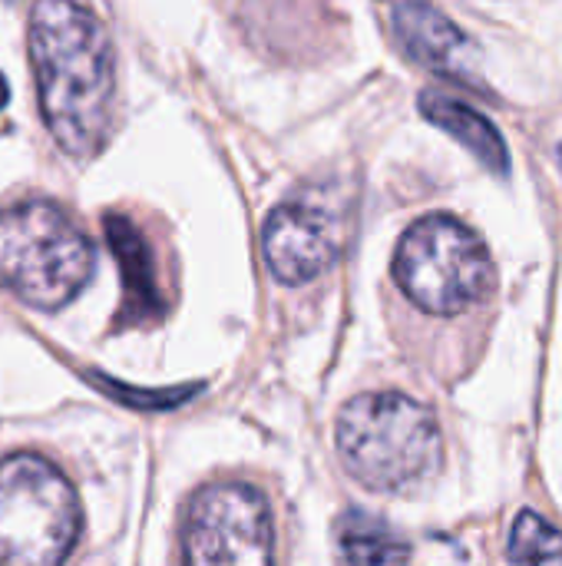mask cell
<instances>
[{"label": "cell", "mask_w": 562, "mask_h": 566, "mask_svg": "<svg viewBox=\"0 0 562 566\" xmlns=\"http://www.w3.org/2000/svg\"><path fill=\"white\" fill-rule=\"evenodd\" d=\"M7 99H10V86H7V80H3V73H0V109L7 106Z\"/></svg>", "instance_id": "obj_13"}, {"label": "cell", "mask_w": 562, "mask_h": 566, "mask_svg": "<svg viewBox=\"0 0 562 566\" xmlns=\"http://www.w3.org/2000/svg\"><path fill=\"white\" fill-rule=\"evenodd\" d=\"M335 441L348 474L378 494L424 488L444 454L434 411L401 391L351 398L338 415Z\"/></svg>", "instance_id": "obj_2"}, {"label": "cell", "mask_w": 562, "mask_h": 566, "mask_svg": "<svg viewBox=\"0 0 562 566\" xmlns=\"http://www.w3.org/2000/svg\"><path fill=\"white\" fill-rule=\"evenodd\" d=\"M384 3H388V7H394V3H404V0H384Z\"/></svg>", "instance_id": "obj_14"}, {"label": "cell", "mask_w": 562, "mask_h": 566, "mask_svg": "<svg viewBox=\"0 0 562 566\" xmlns=\"http://www.w3.org/2000/svg\"><path fill=\"white\" fill-rule=\"evenodd\" d=\"M96 252L76 222L46 199L0 212V285L20 302L53 312L89 282Z\"/></svg>", "instance_id": "obj_3"}, {"label": "cell", "mask_w": 562, "mask_h": 566, "mask_svg": "<svg viewBox=\"0 0 562 566\" xmlns=\"http://www.w3.org/2000/svg\"><path fill=\"white\" fill-rule=\"evenodd\" d=\"M106 232L116 242V255H119L123 272H126V289L142 302H156V285H152V275L146 269V245L139 242V235L123 219L106 222Z\"/></svg>", "instance_id": "obj_12"}, {"label": "cell", "mask_w": 562, "mask_h": 566, "mask_svg": "<svg viewBox=\"0 0 562 566\" xmlns=\"http://www.w3.org/2000/svg\"><path fill=\"white\" fill-rule=\"evenodd\" d=\"M348 239L344 209L335 196L311 189L285 199L265 222V262L285 285H305L325 275Z\"/></svg>", "instance_id": "obj_7"}, {"label": "cell", "mask_w": 562, "mask_h": 566, "mask_svg": "<svg viewBox=\"0 0 562 566\" xmlns=\"http://www.w3.org/2000/svg\"><path fill=\"white\" fill-rule=\"evenodd\" d=\"M510 560L517 564H562V534L543 517L523 511L510 534Z\"/></svg>", "instance_id": "obj_11"}, {"label": "cell", "mask_w": 562, "mask_h": 566, "mask_svg": "<svg viewBox=\"0 0 562 566\" xmlns=\"http://www.w3.org/2000/svg\"><path fill=\"white\" fill-rule=\"evenodd\" d=\"M401 292L431 315H460L494 285V262L484 239L454 216L414 222L394 255Z\"/></svg>", "instance_id": "obj_5"}, {"label": "cell", "mask_w": 562, "mask_h": 566, "mask_svg": "<svg viewBox=\"0 0 562 566\" xmlns=\"http://www.w3.org/2000/svg\"><path fill=\"white\" fill-rule=\"evenodd\" d=\"M338 554L348 564H404L411 547L378 517L364 511H348L338 521Z\"/></svg>", "instance_id": "obj_10"}, {"label": "cell", "mask_w": 562, "mask_h": 566, "mask_svg": "<svg viewBox=\"0 0 562 566\" xmlns=\"http://www.w3.org/2000/svg\"><path fill=\"white\" fill-rule=\"evenodd\" d=\"M79 524V497L50 461L36 454L0 461V564H60L76 547Z\"/></svg>", "instance_id": "obj_4"}, {"label": "cell", "mask_w": 562, "mask_h": 566, "mask_svg": "<svg viewBox=\"0 0 562 566\" xmlns=\"http://www.w3.org/2000/svg\"><path fill=\"white\" fill-rule=\"evenodd\" d=\"M26 43L50 136L66 156L89 159L113 116L116 63L106 27L76 0H36Z\"/></svg>", "instance_id": "obj_1"}, {"label": "cell", "mask_w": 562, "mask_h": 566, "mask_svg": "<svg viewBox=\"0 0 562 566\" xmlns=\"http://www.w3.org/2000/svg\"><path fill=\"white\" fill-rule=\"evenodd\" d=\"M391 20H394V33L404 46V53L460 83H474L480 86V73H477V46L467 40V33L444 17L441 10L431 7V0H404L391 7Z\"/></svg>", "instance_id": "obj_8"}, {"label": "cell", "mask_w": 562, "mask_h": 566, "mask_svg": "<svg viewBox=\"0 0 562 566\" xmlns=\"http://www.w3.org/2000/svg\"><path fill=\"white\" fill-rule=\"evenodd\" d=\"M272 514L258 488L212 484L185 511L182 557L199 566H262L272 560Z\"/></svg>", "instance_id": "obj_6"}, {"label": "cell", "mask_w": 562, "mask_h": 566, "mask_svg": "<svg viewBox=\"0 0 562 566\" xmlns=\"http://www.w3.org/2000/svg\"><path fill=\"white\" fill-rule=\"evenodd\" d=\"M421 113L441 126L444 133H450L460 146H467L487 169L494 172H507L510 169V149L500 136V129L484 116L477 113L474 106L447 96V93H424L421 96Z\"/></svg>", "instance_id": "obj_9"}]
</instances>
